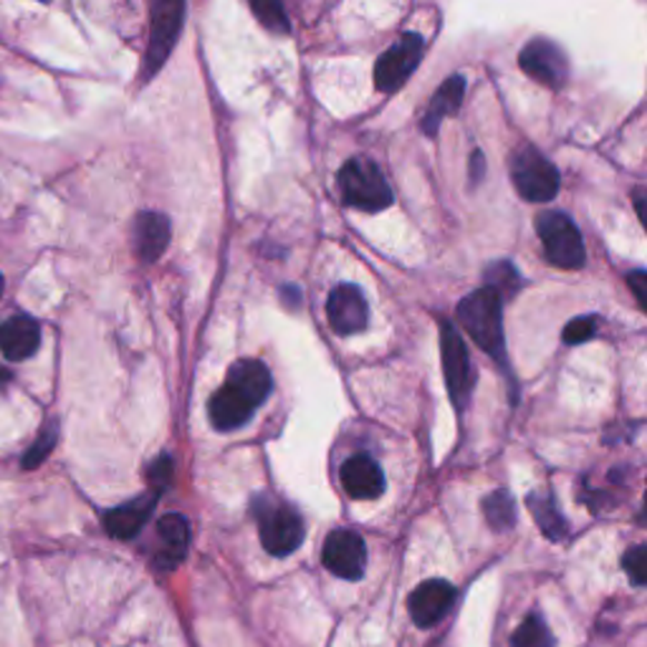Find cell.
<instances>
[{
  "label": "cell",
  "instance_id": "29",
  "mask_svg": "<svg viewBox=\"0 0 647 647\" xmlns=\"http://www.w3.org/2000/svg\"><path fill=\"white\" fill-rule=\"evenodd\" d=\"M627 286H630L637 303H640V309H647V273L643 268H637L630 276H627Z\"/></svg>",
  "mask_w": 647,
  "mask_h": 647
},
{
  "label": "cell",
  "instance_id": "27",
  "mask_svg": "<svg viewBox=\"0 0 647 647\" xmlns=\"http://www.w3.org/2000/svg\"><path fill=\"white\" fill-rule=\"evenodd\" d=\"M170 478H172V458L170 456H160L150 468H147V480H150L152 491L157 496H160L165 488L170 486Z\"/></svg>",
  "mask_w": 647,
  "mask_h": 647
},
{
  "label": "cell",
  "instance_id": "15",
  "mask_svg": "<svg viewBox=\"0 0 647 647\" xmlns=\"http://www.w3.org/2000/svg\"><path fill=\"white\" fill-rule=\"evenodd\" d=\"M170 218L162 216V212L145 210L135 218L132 226V246L135 253L142 263H155L165 251H168L170 243Z\"/></svg>",
  "mask_w": 647,
  "mask_h": 647
},
{
  "label": "cell",
  "instance_id": "33",
  "mask_svg": "<svg viewBox=\"0 0 647 647\" xmlns=\"http://www.w3.org/2000/svg\"><path fill=\"white\" fill-rule=\"evenodd\" d=\"M3 286H6V281H3V273H0V296H3Z\"/></svg>",
  "mask_w": 647,
  "mask_h": 647
},
{
  "label": "cell",
  "instance_id": "7",
  "mask_svg": "<svg viewBox=\"0 0 647 647\" xmlns=\"http://www.w3.org/2000/svg\"><path fill=\"white\" fill-rule=\"evenodd\" d=\"M440 357L450 400L458 410H466L474 392V367L464 337L450 321H440Z\"/></svg>",
  "mask_w": 647,
  "mask_h": 647
},
{
  "label": "cell",
  "instance_id": "2",
  "mask_svg": "<svg viewBox=\"0 0 647 647\" xmlns=\"http://www.w3.org/2000/svg\"><path fill=\"white\" fill-rule=\"evenodd\" d=\"M458 321L466 335L491 355L498 365L508 369L506 337H504V301L491 289H476L458 303Z\"/></svg>",
  "mask_w": 647,
  "mask_h": 647
},
{
  "label": "cell",
  "instance_id": "6",
  "mask_svg": "<svg viewBox=\"0 0 647 647\" xmlns=\"http://www.w3.org/2000/svg\"><path fill=\"white\" fill-rule=\"evenodd\" d=\"M511 180L529 202H551L559 192V170L534 145H521L511 157Z\"/></svg>",
  "mask_w": 647,
  "mask_h": 647
},
{
  "label": "cell",
  "instance_id": "11",
  "mask_svg": "<svg viewBox=\"0 0 647 647\" xmlns=\"http://www.w3.org/2000/svg\"><path fill=\"white\" fill-rule=\"evenodd\" d=\"M519 67L534 81L549 89H561L569 79V61L559 46L549 39H534L526 43L519 53Z\"/></svg>",
  "mask_w": 647,
  "mask_h": 647
},
{
  "label": "cell",
  "instance_id": "4",
  "mask_svg": "<svg viewBox=\"0 0 647 647\" xmlns=\"http://www.w3.org/2000/svg\"><path fill=\"white\" fill-rule=\"evenodd\" d=\"M341 200L349 208L380 212L392 206V188L377 162L369 157H352L337 175Z\"/></svg>",
  "mask_w": 647,
  "mask_h": 647
},
{
  "label": "cell",
  "instance_id": "13",
  "mask_svg": "<svg viewBox=\"0 0 647 647\" xmlns=\"http://www.w3.org/2000/svg\"><path fill=\"white\" fill-rule=\"evenodd\" d=\"M456 603V587L446 579H428L410 595V617L418 627H436Z\"/></svg>",
  "mask_w": 647,
  "mask_h": 647
},
{
  "label": "cell",
  "instance_id": "30",
  "mask_svg": "<svg viewBox=\"0 0 647 647\" xmlns=\"http://www.w3.org/2000/svg\"><path fill=\"white\" fill-rule=\"evenodd\" d=\"M484 175H486V160H484V152H474V160H470V182L478 185L480 180H484Z\"/></svg>",
  "mask_w": 647,
  "mask_h": 647
},
{
  "label": "cell",
  "instance_id": "25",
  "mask_svg": "<svg viewBox=\"0 0 647 647\" xmlns=\"http://www.w3.org/2000/svg\"><path fill=\"white\" fill-rule=\"evenodd\" d=\"M57 438H59V425L57 422H49L41 430V436L36 438V442L29 448V452H26V456H23V468L26 470L39 468L43 464V460L51 456L53 446H57Z\"/></svg>",
  "mask_w": 647,
  "mask_h": 647
},
{
  "label": "cell",
  "instance_id": "26",
  "mask_svg": "<svg viewBox=\"0 0 647 647\" xmlns=\"http://www.w3.org/2000/svg\"><path fill=\"white\" fill-rule=\"evenodd\" d=\"M595 335H597V317H591L589 313V317L571 319L567 327H564L561 339H564V345L577 347V345H585V341Z\"/></svg>",
  "mask_w": 647,
  "mask_h": 647
},
{
  "label": "cell",
  "instance_id": "22",
  "mask_svg": "<svg viewBox=\"0 0 647 647\" xmlns=\"http://www.w3.org/2000/svg\"><path fill=\"white\" fill-rule=\"evenodd\" d=\"M484 281H486V289H491L501 296V301L508 299V296H514L524 286V279L511 261H496L488 266L484 271Z\"/></svg>",
  "mask_w": 647,
  "mask_h": 647
},
{
  "label": "cell",
  "instance_id": "16",
  "mask_svg": "<svg viewBox=\"0 0 647 647\" xmlns=\"http://www.w3.org/2000/svg\"><path fill=\"white\" fill-rule=\"evenodd\" d=\"M157 539L160 547L155 551V567L162 571L178 569L190 547V524L182 514H168L157 521Z\"/></svg>",
  "mask_w": 647,
  "mask_h": 647
},
{
  "label": "cell",
  "instance_id": "32",
  "mask_svg": "<svg viewBox=\"0 0 647 647\" xmlns=\"http://www.w3.org/2000/svg\"><path fill=\"white\" fill-rule=\"evenodd\" d=\"M643 202H645V190L640 188V190H635V210H637V216H640V220H645L643 218Z\"/></svg>",
  "mask_w": 647,
  "mask_h": 647
},
{
  "label": "cell",
  "instance_id": "19",
  "mask_svg": "<svg viewBox=\"0 0 647 647\" xmlns=\"http://www.w3.org/2000/svg\"><path fill=\"white\" fill-rule=\"evenodd\" d=\"M466 79L464 77H450L446 84H442L438 91H436V97H432L430 101V107H428V112H425L422 117V132L425 135H430V137H436L438 135V127L440 122L446 117L450 115H456L460 104H464V97H466Z\"/></svg>",
  "mask_w": 647,
  "mask_h": 647
},
{
  "label": "cell",
  "instance_id": "31",
  "mask_svg": "<svg viewBox=\"0 0 647 647\" xmlns=\"http://www.w3.org/2000/svg\"><path fill=\"white\" fill-rule=\"evenodd\" d=\"M281 296H283V301L289 303L291 309H296V303H301V291L296 289V286H283V289H281Z\"/></svg>",
  "mask_w": 647,
  "mask_h": 647
},
{
  "label": "cell",
  "instance_id": "17",
  "mask_svg": "<svg viewBox=\"0 0 647 647\" xmlns=\"http://www.w3.org/2000/svg\"><path fill=\"white\" fill-rule=\"evenodd\" d=\"M41 347V327L39 321L18 313L0 324V352L11 362H23L33 357Z\"/></svg>",
  "mask_w": 647,
  "mask_h": 647
},
{
  "label": "cell",
  "instance_id": "10",
  "mask_svg": "<svg viewBox=\"0 0 647 647\" xmlns=\"http://www.w3.org/2000/svg\"><path fill=\"white\" fill-rule=\"evenodd\" d=\"M321 561L324 567L339 579L349 581L362 579L367 569V547L362 536L349 529L331 531L327 536V541H324Z\"/></svg>",
  "mask_w": 647,
  "mask_h": 647
},
{
  "label": "cell",
  "instance_id": "21",
  "mask_svg": "<svg viewBox=\"0 0 647 647\" xmlns=\"http://www.w3.org/2000/svg\"><path fill=\"white\" fill-rule=\"evenodd\" d=\"M480 506H484V516L494 531L514 529L516 504H514V496L508 494L506 488H498V491L488 494Z\"/></svg>",
  "mask_w": 647,
  "mask_h": 647
},
{
  "label": "cell",
  "instance_id": "8",
  "mask_svg": "<svg viewBox=\"0 0 647 647\" xmlns=\"http://www.w3.org/2000/svg\"><path fill=\"white\" fill-rule=\"evenodd\" d=\"M185 3L180 0H160L152 6V31L150 43H147L145 53V81H150L157 71L165 67V61L178 43V36L182 31Z\"/></svg>",
  "mask_w": 647,
  "mask_h": 647
},
{
  "label": "cell",
  "instance_id": "14",
  "mask_svg": "<svg viewBox=\"0 0 647 647\" xmlns=\"http://www.w3.org/2000/svg\"><path fill=\"white\" fill-rule=\"evenodd\" d=\"M341 486L345 491L357 498V501H375L385 494V474L377 466V460L367 452H357V456L347 458L341 466Z\"/></svg>",
  "mask_w": 647,
  "mask_h": 647
},
{
  "label": "cell",
  "instance_id": "20",
  "mask_svg": "<svg viewBox=\"0 0 647 647\" xmlns=\"http://www.w3.org/2000/svg\"><path fill=\"white\" fill-rule=\"evenodd\" d=\"M526 506L534 516V521L539 524V529L544 536H549L551 541H561L564 536L569 534V524L559 514L557 504H554V496L549 491H534L526 498Z\"/></svg>",
  "mask_w": 647,
  "mask_h": 647
},
{
  "label": "cell",
  "instance_id": "5",
  "mask_svg": "<svg viewBox=\"0 0 647 647\" xmlns=\"http://www.w3.org/2000/svg\"><path fill=\"white\" fill-rule=\"evenodd\" d=\"M536 233L541 238L544 256L547 261L557 268H567V271H577L585 266L587 251L581 243V233L567 212L559 210H544L536 216Z\"/></svg>",
  "mask_w": 647,
  "mask_h": 647
},
{
  "label": "cell",
  "instance_id": "24",
  "mask_svg": "<svg viewBox=\"0 0 647 647\" xmlns=\"http://www.w3.org/2000/svg\"><path fill=\"white\" fill-rule=\"evenodd\" d=\"M251 11L256 13L258 23L263 26V29L273 31V33H289L291 26H289V16H286L283 6L276 3V0H253L251 3Z\"/></svg>",
  "mask_w": 647,
  "mask_h": 647
},
{
  "label": "cell",
  "instance_id": "28",
  "mask_svg": "<svg viewBox=\"0 0 647 647\" xmlns=\"http://www.w3.org/2000/svg\"><path fill=\"white\" fill-rule=\"evenodd\" d=\"M645 547L643 544H637V547H633L630 551L625 554V559H623V567L627 571V577L633 579V585L637 587H643L645 585Z\"/></svg>",
  "mask_w": 647,
  "mask_h": 647
},
{
  "label": "cell",
  "instance_id": "12",
  "mask_svg": "<svg viewBox=\"0 0 647 647\" xmlns=\"http://www.w3.org/2000/svg\"><path fill=\"white\" fill-rule=\"evenodd\" d=\"M327 317L331 329L341 337L357 335L367 327L369 309L365 301V293L359 291V286L355 283H339L335 291L329 293L327 301Z\"/></svg>",
  "mask_w": 647,
  "mask_h": 647
},
{
  "label": "cell",
  "instance_id": "1",
  "mask_svg": "<svg viewBox=\"0 0 647 647\" xmlns=\"http://www.w3.org/2000/svg\"><path fill=\"white\" fill-rule=\"evenodd\" d=\"M271 372L258 359H240L228 369L226 385L210 397L208 415L216 430H238L240 425L251 420L258 405L266 402L271 395Z\"/></svg>",
  "mask_w": 647,
  "mask_h": 647
},
{
  "label": "cell",
  "instance_id": "3",
  "mask_svg": "<svg viewBox=\"0 0 647 647\" xmlns=\"http://www.w3.org/2000/svg\"><path fill=\"white\" fill-rule=\"evenodd\" d=\"M251 508L258 524V536L271 557H289L301 547L303 521L293 506L261 494L253 498Z\"/></svg>",
  "mask_w": 647,
  "mask_h": 647
},
{
  "label": "cell",
  "instance_id": "18",
  "mask_svg": "<svg viewBox=\"0 0 647 647\" xmlns=\"http://www.w3.org/2000/svg\"><path fill=\"white\" fill-rule=\"evenodd\" d=\"M157 496L155 491L135 498V501H127L122 506L112 508V511L104 514V529L109 531V536H115V539H135L137 534L142 531V526L150 519L155 506H157Z\"/></svg>",
  "mask_w": 647,
  "mask_h": 647
},
{
  "label": "cell",
  "instance_id": "23",
  "mask_svg": "<svg viewBox=\"0 0 647 647\" xmlns=\"http://www.w3.org/2000/svg\"><path fill=\"white\" fill-rule=\"evenodd\" d=\"M511 647H554V635L541 615L526 617L511 637Z\"/></svg>",
  "mask_w": 647,
  "mask_h": 647
},
{
  "label": "cell",
  "instance_id": "9",
  "mask_svg": "<svg viewBox=\"0 0 647 647\" xmlns=\"http://www.w3.org/2000/svg\"><path fill=\"white\" fill-rule=\"evenodd\" d=\"M425 41L420 33H405L387 49L375 63V84L385 94H395L408 84V79L420 67Z\"/></svg>",
  "mask_w": 647,
  "mask_h": 647
}]
</instances>
